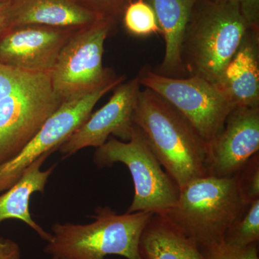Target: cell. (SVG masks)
<instances>
[{"instance_id":"cell-8","label":"cell","mask_w":259,"mask_h":259,"mask_svg":"<svg viewBox=\"0 0 259 259\" xmlns=\"http://www.w3.org/2000/svg\"><path fill=\"white\" fill-rule=\"evenodd\" d=\"M140 85L149 89L176 108L209 144L223 128L236 105L218 85L200 76L174 78L144 66L137 76Z\"/></svg>"},{"instance_id":"cell-5","label":"cell","mask_w":259,"mask_h":259,"mask_svg":"<svg viewBox=\"0 0 259 259\" xmlns=\"http://www.w3.org/2000/svg\"><path fill=\"white\" fill-rule=\"evenodd\" d=\"M248 206L240 194L237 174L207 175L180 189L176 204L163 215L202 248L223 242L228 228L243 217Z\"/></svg>"},{"instance_id":"cell-21","label":"cell","mask_w":259,"mask_h":259,"mask_svg":"<svg viewBox=\"0 0 259 259\" xmlns=\"http://www.w3.org/2000/svg\"><path fill=\"white\" fill-rule=\"evenodd\" d=\"M199 248L205 259H259L258 243L236 247L221 242Z\"/></svg>"},{"instance_id":"cell-11","label":"cell","mask_w":259,"mask_h":259,"mask_svg":"<svg viewBox=\"0 0 259 259\" xmlns=\"http://www.w3.org/2000/svg\"><path fill=\"white\" fill-rule=\"evenodd\" d=\"M76 30L38 25L6 28L0 33V63L24 71L51 72Z\"/></svg>"},{"instance_id":"cell-22","label":"cell","mask_w":259,"mask_h":259,"mask_svg":"<svg viewBox=\"0 0 259 259\" xmlns=\"http://www.w3.org/2000/svg\"><path fill=\"white\" fill-rule=\"evenodd\" d=\"M83 9L115 24L130 0H72Z\"/></svg>"},{"instance_id":"cell-26","label":"cell","mask_w":259,"mask_h":259,"mask_svg":"<svg viewBox=\"0 0 259 259\" xmlns=\"http://www.w3.org/2000/svg\"><path fill=\"white\" fill-rule=\"evenodd\" d=\"M214 1H221V0H214Z\"/></svg>"},{"instance_id":"cell-20","label":"cell","mask_w":259,"mask_h":259,"mask_svg":"<svg viewBox=\"0 0 259 259\" xmlns=\"http://www.w3.org/2000/svg\"><path fill=\"white\" fill-rule=\"evenodd\" d=\"M242 199L247 204L259 199V154H255L237 173Z\"/></svg>"},{"instance_id":"cell-2","label":"cell","mask_w":259,"mask_h":259,"mask_svg":"<svg viewBox=\"0 0 259 259\" xmlns=\"http://www.w3.org/2000/svg\"><path fill=\"white\" fill-rule=\"evenodd\" d=\"M61 103L51 72L0 63V164L20 153Z\"/></svg>"},{"instance_id":"cell-3","label":"cell","mask_w":259,"mask_h":259,"mask_svg":"<svg viewBox=\"0 0 259 259\" xmlns=\"http://www.w3.org/2000/svg\"><path fill=\"white\" fill-rule=\"evenodd\" d=\"M248 30L236 0H197L182 47L188 76L218 85Z\"/></svg>"},{"instance_id":"cell-10","label":"cell","mask_w":259,"mask_h":259,"mask_svg":"<svg viewBox=\"0 0 259 259\" xmlns=\"http://www.w3.org/2000/svg\"><path fill=\"white\" fill-rule=\"evenodd\" d=\"M137 76L117 85L109 101L71 135L59 148L63 158L88 147L98 148L114 136L122 141L131 139L133 116L140 89Z\"/></svg>"},{"instance_id":"cell-1","label":"cell","mask_w":259,"mask_h":259,"mask_svg":"<svg viewBox=\"0 0 259 259\" xmlns=\"http://www.w3.org/2000/svg\"><path fill=\"white\" fill-rule=\"evenodd\" d=\"M133 120L179 188L207 176L208 144L164 99L149 89L140 90Z\"/></svg>"},{"instance_id":"cell-19","label":"cell","mask_w":259,"mask_h":259,"mask_svg":"<svg viewBox=\"0 0 259 259\" xmlns=\"http://www.w3.org/2000/svg\"><path fill=\"white\" fill-rule=\"evenodd\" d=\"M223 242L236 247H245L258 243L259 199L250 204L243 217L228 228Z\"/></svg>"},{"instance_id":"cell-6","label":"cell","mask_w":259,"mask_h":259,"mask_svg":"<svg viewBox=\"0 0 259 259\" xmlns=\"http://www.w3.org/2000/svg\"><path fill=\"white\" fill-rule=\"evenodd\" d=\"M98 168L123 163L134 185V197L126 212L164 214L176 204L180 188L162 167L141 130L134 125L127 141L110 138L94 154Z\"/></svg>"},{"instance_id":"cell-9","label":"cell","mask_w":259,"mask_h":259,"mask_svg":"<svg viewBox=\"0 0 259 259\" xmlns=\"http://www.w3.org/2000/svg\"><path fill=\"white\" fill-rule=\"evenodd\" d=\"M120 83H111L80 98L62 102L23 150L14 158L0 164V193L15 185L37 158L59 150L88 120L97 102Z\"/></svg>"},{"instance_id":"cell-12","label":"cell","mask_w":259,"mask_h":259,"mask_svg":"<svg viewBox=\"0 0 259 259\" xmlns=\"http://www.w3.org/2000/svg\"><path fill=\"white\" fill-rule=\"evenodd\" d=\"M259 151V107H236L208 144L207 175H236Z\"/></svg>"},{"instance_id":"cell-24","label":"cell","mask_w":259,"mask_h":259,"mask_svg":"<svg viewBox=\"0 0 259 259\" xmlns=\"http://www.w3.org/2000/svg\"><path fill=\"white\" fill-rule=\"evenodd\" d=\"M0 259H21V250L18 243L0 237Z\"/></svg>"},{"instance_id":"cell-13","label":"cell","mask_w":259,"mask_h":259,"mask_svg":"<svg viewBox=\"0 0 259 259\" xmlns=\"http://www.w3.org/2000/svg\"><path fill=\"white\" fill-rule=\"evenodd\" d=\"M218 86L236 107H259V30L245 32Z\"/></svg>"},{"instance_id":"cell-23","label":"cell","mask_w":259,"mask_h":259,"mask_svg":"<svg viewBox=\"0 0 259 259\" xmlns=\"http://www.w3.org/2000/svg\"><path fill=\"white\" fill-rule=\"evenodd\" d=\"M248 29L259 30V0H236Z\"/></svg>"},{"instance_id":"cell-7","label":"cell","mask_w":259,"mask_h":259,"mask_svg":"<svg viewBox=\"0 0 259 259\" xmlns=\"http://www.w3.org/2000/svg\"><path fill=\"white\" fill-rule=\"evenodd\" d=\"M114 25L101 19L77 29L70 37L51 71L53 89L61 102L80 98L107 85L125 81V76H117L102 66L104 45Z\"/></svg>"},{"instance_id":"cell-15","label":"cell","mask_w":259,"mask_h":259,"mask_svg":"<svg viewBox=\"0 0 259 259\" xmlns=\"http://www.w3.org/2000/svg\"><path fill=\"white\" fill-rule=\"evenodd\" d=\"M152 7L165 40V54L158 74L174 78L187 77L182 61L186 30L197 0H146Z\"/></svg>"},{"instance_id":"cell-17","label":"cell","mask_w":259,"mask_h":259,"mask_svg":"<svg viewBox=\"0 0 259 259\" xmlns=\"http://www.w3.org/2000/svg\"><path fill=\"white\" fill-rule=\"evenodd\" d=\"M142 259H205L198 245L163 214H153L139 241Z\"/></svg>"},{"instance_id":"cell-14","label":"cell","mask_w":259,"mask_h":259,"mask_svg":"<svg viewBox=\"0 0 259 259\" xmlns=\"http://www.w3.org/2000/svg\"><path fill=\"white\" fill-rule=\"evenodd\" d=\"M101 19L72 0H11L6 28L38 25L78 29Z\"/></svg>"},{"instance_id":"cell-25","label":"cell","mask_w":259,"mask_h":259,"mask_svg":"<svg viewBox=\"0 0 259 259\" xmlns=\"http://www.w3.org/2000/svg\"><path fill=\"white\" fill-rule=\"evenodd\" d=\"M10 2L11 0H0V33L7 28Z\"/></svg>"},{"instance_id":"cell-4","label":"cell","mask_w":259,"mask_h":259,"mask_svg":"<svg viewBox=\"0 0 259 259\" xmlns=\"http://www.w3.org/2000/svg\"><path fill=\"white\" fill-rule=\"evenodd\" d=\"M95 213V221L88 224H53L44 251L53 259H106L110 255L142 259L140 238L152 213L120 214L108 206L97 207Z\"/></svg>"},{"instance_id":"cell-16","label":"cell","mask_w":259,"mask_h":259,"mask_svg":"<svg viewBox=\"0 0 259 259\" xmlns=\"http://www.w3.org/2000/svg\"><path fill=\"white\" fill-rule=\"evenodd\" d=\"M52 153L42 155L25 169L18 182L0 193V224L7 220H18L28 225L42 240L51 241L48 233L32 219L30 212V198L35 192L42 193L56 165L42 171L41 166Z\"/></svg>"},{"instance_id":"cell-18","label":"cell","mask_w":259,"mask_h":259,"mask_svg":"<svg viewBox=\"0 0 259 259\" xmlns=\"http://www.w3.org/2000/svg\"><path fill=\"white\" fill-rule=\"evenodd\" d=\"M122 15L125 30L134 36L161 34L156 13L146 0H130Z\"/></svg>"}]
</instances>
